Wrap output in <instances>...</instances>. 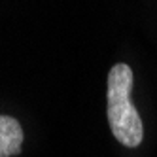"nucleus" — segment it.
Returning a JSON list of instances; mask_svg holds the SVG:
<instances>
[{
  "instance_id": "nucleus-1",
  "label": "nucleus",
  "mask_w": 157,
  "mask_h": 157,
  "mask_svg": "<svg viewBox=\"0 0 157 157\" xmlns=\"http://www.w3.org/2000/svg\"><path fill=\"white\" fill-rule=\"evenodd\" d=\"M134 74L125 63H117L108 72V89H106V114L108 125L114 138L125 148H138L144 138V125L138 110L134 108L132 93Z\"/></svg>"
},
{
  "instance_id": "nucleus-2",
  "label": "nucleus",
  "mask_w": 157,
  "mask_h": 157,
  "mask_svg": "<svg viewBox=\"0 0 157 157\" xmlns=\"http://www.w3.org/2000/svg\"><path fill=\"white\" fill-rule=\"evenodd\" d=\"M25 132L21 123L12 116L0 114V157H15L21 153Z\"/></svg>"
}]
</instances>
